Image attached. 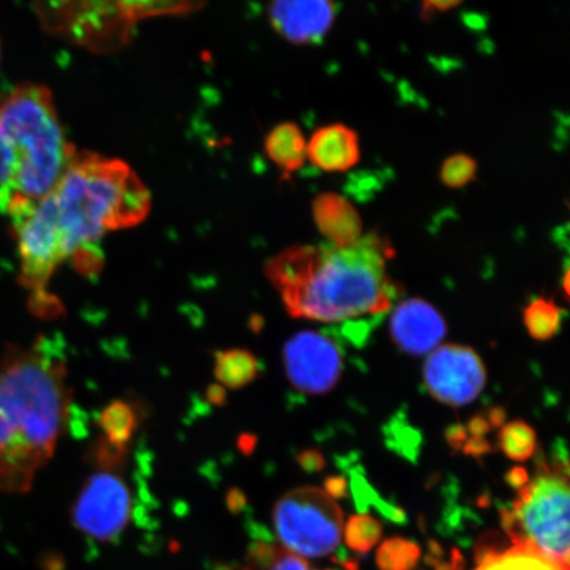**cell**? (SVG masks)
Segmentation results:
<instances>
[{
  "mask_svg": "<svg viewBox=\"0 0 570 570\" xmlns=\"http://www.w3.org/2000/svg\"><path fill=\"white\" fill-rule=\"evenodd\" d=\"M71 404L66 361L41 337L0 353V493L31 490L52 459Z\"/></svg>",
  "mask_w": 570,
  "mask_h": 570,
  "instance_id": "1",
  "label": "cell"
},
{
  "mask_svg": "<svg viewBox=\"0 0 570 570\" xmlns=\"http://www.w3.org/2000/svg\"><path fill=\"white\" fill-rule=\"evenodd\" d=\"M392 254L389 242L372 233L348 247H289L267 263L266 275L291 316L341 323L391 308L396 296L387 273Z\"/></svg>",
  "mask_w": 570,
  "mask_h": 570,
  "instance_id": "2",
  "label": "cell"
},
{
  "mask_svg": "<svg viewBox=\"0 0 570 570\" xmlns=\"http://www.w3.org/2000/svg\"><path fill=\"white\" fill-rule=\"evenodd\" d=\"M52 195L67 259L85 275L102 267L99 239L140 224L151 208L148 189L125 161L91 153L73 155Z\"/></svg>",
  "mask_w": 570,
  "mask_h": 570,
  "instance_id": "3",
  "label": "cell"
},
{
  "mask_svg": "<svg viewBox=\"0 0 570 570\" xmlns=\"http://www.w3.org/2000/svg\"><path fill=\"white\" fill-rule=\"evenodd\" d=\"M0 130L18 163L11 197L38 203L52 194L76 154L62 131L52 92L41 85H20L0 96Z\"/></svg>",
  "mask_w": 570,
  "mask_h": 570,
  "instance_id": "4",
  "label": "cell"
},
{
  "mask_svg": "<svg viewBox=\"0 0 570 570\" xmlns=\"http://www.w3.org/2000/svg\"><path fill=\"white\" fill-rule=\"evenodd\" d=\"M569 482L558 466L541 468L518 490V499L502 511V525L512 544L531 548L569 570Z\"/></svg>",
  "mask_w": 570,
  "mask_h": 570,
  "instance_id": "5",
  "label": "cell"
},
{
  "mask_svg": "<svg viewBox=\"0 0 570 570\" xmlns=\"http://www.w3.org/2000/svg\"><path fill=\"white\" fill-rule=\"evenodd\" d=\"M194 3H47L38 4L39 16L53 32H62L83 45L101 47L125 42L138 20L163 13H181Z\"/></svg>",
  "mask_w": 570,
  "mask_h": 570,
  "instance_id": "6",
  "label": "cell"
},
{
  "mask_svg": "<svg viewBox=\"0 0 570 570\" xmlns=\"http://www.w3.org/2000/svg\"><path fill=\"white\" fill-rule=\"evenodd\" d=\"M277 538L285 550L301 558H324L337 550L344 531V514L323 489L289 491L274 510Z\"/></svg>",
  "mask_w": 570,
  "mask_h": 570,
  "instance_id": "7",
  "label": "cell"
},
{
  "mask_svg": "<svg viewBox=\"0 0 570 570\" xmlns=\"http://www.w3.org/2000/svg\"><path fill=\"white\" fill-rule=\"evenodd\" d=\"M21 259L20 283L31 292L35 312H55V298L48 294L49 281L57 267L67 261L57 208L52 194L36 203L26 217L13 223Z\"/></svg>",
  "mask_w": 570,
  "mask_h": 570,
  "instance_id": "8",
  "label": "cell"
},
{
  "mask_svg": "<svg viewBox=\"0 0 570 570\" xmlns=\"http://www.w3.org/2000/svg\"><path fill=\"white\" fill-rule=\"evenodd\" d=\"M132 517V497L122 476L102 469L85 483L73 508L75 527L99 543H112Z\"/></svg>",
  "mask_w": 570,
  "mask_h": 570,
  "instance_id": "9",
  "label": "cell"
},
{
  "mask_svg": "<svg viewBox=\"0 0 570 570\" xmlns=\"http://www.w3.org/2000/svg\"><path fill=\"white\" fill-rule=\"evenodd\" d=\"M424 383L436 401L462 407L480 396L487 384V368L473 348L449 344L428 356Z\"/></svg>",
  "mask_w": 570,
  "mask_h": 570,
  "instance_id": "10",
  "label": "cell"
},
{
  "mask_svg": "<svg viewBox=\"0 0 570 570\" xmlns=\"http://www.w3.org/2000/svg\"><path fill=\"white\" fill-rule=\"evenodd\" d=\"M342 353L338 345L324 334L297 333L284 346V366L294 387L305 394H326L340 381Z\"/></svg>",
  "mask_w": 570,
  "mask_h": 570,
  "instance_id": "11",
  "label": "cell"
},
{
  "mask_svg": "<svg viewBox=\"0 0 570 570\" xmlns=\"http://www.w3.org/2000/svg\"><path fill=\"white\" fill-rule=\"evenodd\" d=\"M390 331L399 348L410 355L422 356L436 351L446 336V324L430 303L409 298L392 312Z\"/></svg>",
  "mask_w": 570,
  "mask_h": 570,
  "instance_id": "12",
  "label": "cell"
},
{
  "mask_svg": "<svg viewBox=\"0 0 570 570\" xmlns=\"http://www.w3.org/2000/svg\"><path fill=\"white\" fill-rule=\"evenodd\" d=\"M337 4L312 2H276L269 6L268 18L275 31L294 45H316L331 30Z\"/></svg>",
  "mask_w": 570,
  "mask_h": 570,
  "instance_id": "13",
  "label": "cell"
},
{
  "mask_svg": "<svg viewBox=\"0 0 570 570\" xmlns=\"http://www.w3.org/2000/svg\"><path fill=\"white\" fill-rule=\"evenodd\" d=\"M306 158L325 173H345L360 161L358 135L341 124L321 127L306 142Z\"/></svg>",
  "mask_w": 570,
  "mask_h": 570,
  "instance_id": "14",
  "label": "cell"
},
{
  "mask_svg": "<svg viewBox=\"0 0 570 570\" xmlns=\"http://www.w3.org/2000/svg\"><path fill=\"white\" fill-rule=\"evenodd\" d=\"M313 216L318 230L332 246H353L363 237L358 212L337 194L320 195L313 203Z\"/></svg>",
  "mask_w": 570,
  "mask_h": 570,
  "instance_id": "15",
  "label": "cell"
},
{
  "mask_svg": "<svg viewBox=\"0 0 570 570\" xmlns=\"http://www.w3.org/2000/svg\"><path fill=\"white\" fill-rule=\"evenodd\" d=\"M266 153L284 174L301 169L306 160V140L301 128L289 122L276 126L266 139Z\"/></svg>",
  "mask_w": 570,
  "mask_h": 570,
  "instance_id": "16",
  "label": "cell"
},
{
  "mask_svg": "<svg viewBox=\"0 0 570 570\" xmlns=\"http://www.w3.org/2000/svg\"><path fill=\"white\" fill-rule=\"evenodd\" d=\"M475 570H566L556 566L523 546H514L498 552L495 550L480 551L479 567Z\"/></svg>",
  "mask_w": 570,
  "mask_h": 570,
  "instance_id": "17",
  "label": "cell"
},
{
  "mask_svg": "<svg viewBox=\"0 0 570 570\" xmlns=\"http://www.w3.org/2000/svg\"><path fill=\"white\" fill-rule=\"evenodd\" d=\"M214 375L218 382L230 390H239L252 383L258 375V362L244 348L218 352Z\"/></svg>",
  "mask_w": 570,
  "mask_h": 570,
  "instance_id": "18",
  "label": "cell"
},
{
  "mask_svg": "<svg viewBox=\"0 0 570 570\" xmlns=\"http://www.w3.org/2000/svg\"><path fill=\"white\" fill-rule=\"evenodd\" d=\"M246 570H308V564L283 546L255 541L247 553Z\"/></svg>",
  "mask_w": 570,
  "mask_h": 570,
  "instance_id": "19",
  "label": "cell"
},
{
  "mask_svg": "<svg viewBox=\"0 0 570 570\" xmlns=\"http://www.w3.org/2000/svg\"><path fill=\"white\" fill-rule=\"evenodd\" d=\"M104 440L114 446L126 448L137 428V413L125 402L111 403L101 416Z\"/></svg>",
  "mask_w": 570,
  "mask_h": 570,
  "instance_id": "20",
  "label": "cell"
},
{
  "mask_svg": "<svg viewBox=\"0 0 570 570\" xmlns=\"http://www.w3.org/2000/svg\"><path fill=\"white\" fill-rule=\"evenodd\" d=\"M524 324L532 338L550 340L560 330L561 309L552 301L539 297L524 309Z\"/></svg>",
  "mask_w": 570,
  "mask_h": 570,
  "instance_id": "21",
  "label": "cell"
},
{
  "mask_svg": "<svg viewBox=\"0 0 570 570\" xmlns=\"http://www.w3.org/2000/svg\"><path fill=\"white\" fill-rule=\"evenodd\" d=\"M499 445L509 459L523 462L537 451V433L522 420H515L503 425L499 433Z\"/></svg>",
  "mask_w": 570,
  "mask_h": 570,
  "instance_id": "22",
  "label": "cell"
},
{
  "mask_svg": "<svg viewBox=\"0 0 570 570\" xmlns=\"http://www.w3.org/2000/svg\"><path fill=\"white\" fill-rule=\"evenodd\" d=\"M422 550L407 539L395 538L384 541L376 552V566L381 570H412L417 566Z\"/></svg>",
  "mask_w": 570,
  "mask_h": 570,
  "instance_id": "23",
  "label": "cell"
},
{
  "mask_svg": "<svg viewBox=\"0 0 570 570\" xmlns=\"http://www.w3.org/2000/svg\"><path fill=\"white\" fill-rule=\"evenodd\" d=\"M382 538V525L370 515H354L348 519L345 529L346 544L358 553L373 550Z\"/></svg>",
  "mask_w": 570,
  "mask_h": 570,
  "instance_id": "24",
  "label": "cell"
},
{
  "mask_svg": "<svg viewBox=\"0 0 570 570\" xmlns=\"http://www.w3.org/2000/svg\"><path fill=\"white\" fill-rule=\"evenodd\" d=\"M17 170V158L10 140L0 130V212L2 213H6L7 204H9L12 196V185L16 181Z\"/></svg>",
  "mask_w": 570,
  "mask_h": 570,
  "instance_id": "25",
  "label": "cell"
},
{
  "mask_svg": "<svg viewBox=\"0 0 570 570\" xmlns=\"http://www.w3.org/2000/svg\"><path fill=\"white\" fill-rule=\"evenodd\" d=\"M476 175V163L468 155L459 154L445 160L441 168V180L449 188H462L472 183Z\"/></svg>",
  "mask_w": 570,
  "mask_h": 570,
  "instance_id": "26",
  "label": "cell"
},
{
  "mask_svg": "<svg viewBox=\"0 0 570 570\" xmlns=\"http://www.w3.org/2000/svg\"><path fill=\"white\" fill-rule=\"evenodd\" d=\"M298 461H301L302 466L308 470V472H317V470L323 469L325 465L323 455L317 452H306Z\"/></svg>",
  "mask_w": 570,
  "mask_h": 570,
  "instance_id": "27",
  "label": "cell"
},
{
  "mask_svg": "<svg viewBox=\"0 0 570 570\" xmlns=\"http://www.w3.org/2000/svg\"><path fill=\"white\" fill-rule=\"evenodd\" d=\"M347 484L340 476H332L325 481V493L331 498H341L346 495Z\"/></svg>",
  "mask_w": 570,
  "mask_h": 570,
  "instance_id": "28",
  "label": "cell"
},
{
  "mask_svg": "<svg viewBox=\"0 0 570 570\" xmlns=\"http://www.w3.org/2000/svg\"><path fill=\"white\" fill-rule=\"evenodd\" d=\"M459 4L460 3L455 2H426L423 6V17L425 19H431L434 13L454 9V7Z\"/></svg>",
  "mask_w": 570,
  "mask_h": 570,
  "instance_id": "29",
  "label": "cell"
},
{
  "mask_svg": "<svg viewBox=\"0 0 570 570\" xmlns=\"http://www.w3.org/2000/svg\"><path fill=\"white\" fill-rule=\"evenodd\" d=\"M509 481L511 482L512 487H518L519 490L520 488L524 487L527 482H529V475H527L523 469L518 468L512 470V472L509 474Z\"/></svg>",
  "mask_w": 570,
  "mask_h": 570,
  "instance_id": "30",
  "label": "cell"
}]
</instances>
